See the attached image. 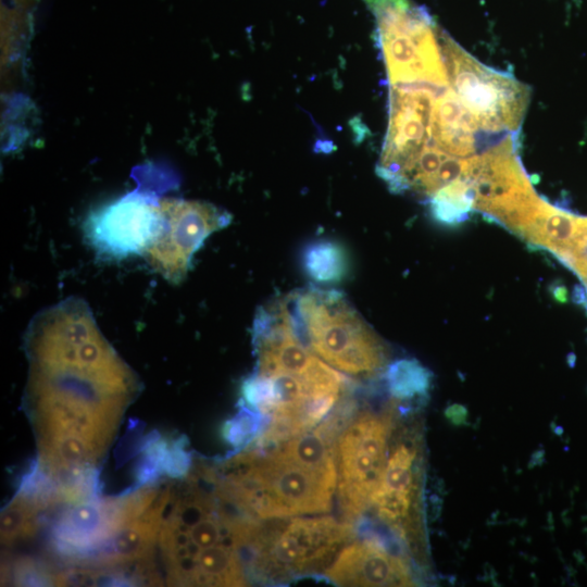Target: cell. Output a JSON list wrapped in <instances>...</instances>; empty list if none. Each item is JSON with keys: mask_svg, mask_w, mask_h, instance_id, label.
Wrapping results in <instances>:
<instances>
[{"mask_svg": "<svg viewBox=\"0 0 587 587\" xmlns=\"http://www.w3.org/2000/svg\"><path fill=\"white\" fill-rule=\"evenodd\" d=\"M23 346V407L36 438V469L62 492L97 490L98 467L142 389L139 377L79 297L39 311Z\"/></svg>", "mask_w": 587, "mask_h": 587, "instance_id": "obj_1", "label": "cell"}, {"mask_svg": "<svg viewBox=\"0 0 587 587\" xmlns=\"http://www.w3.org/2000/svg\"><path fill=\"white\" fill-rule=\"evenodd\" d=\"M190 470L167 486L158 547L166 583L174 586H246L241 552L259 523L216 491L211 471Z\"/></svg>", "mask_w": 587, "mask_h": 587, "instance_id": "obj_2", "label": "cell"}, {"mask_svg": "<svg viewBox=\"0 0 587 587\" xmlns=\"http://www.w3.org/2000/svg\"><path fill=\"white\" fill-rule=\"evenodd\" d=\"M286 301L300 338L324 362L357 376L385 367V346L344 295L308 288Z\"/></svg>", "mask_w": 587, "mask_h": 587, "instance_id": "obj_3", "label": "cell"}, {"mask_svg": "<svg viewBox=\"0 0 587 587\" xmlns=\"http://www.w3.org/2000/svg\"><path fill=\"white\" fill-rule=\"evenodd\" d=\"M390 85H449L442 29L427 10L410 0H371Z\"/></svg>", "mask_w": 587, "mask_h": 587, "instance_id": "obj_4", "label": "cell"}, {"mask_svg": "<svg viewBox=\"0 0 587 587\" xmlns=\"http://www.w3.org/2000/svg\"><path fill=\"white\" fill-rule=\"evenodd\" d=\"M441 49L449 84L480 127L519 133L529 102L528 86L480 63L444 29Z\"/></svg>", "mask_w": 587, "mask_h": 587, "instance_id": "obj_5", "label": "cell"}, {"mask_svg": "<svg viewBox=\"0 0 587 587\" xmlns=\"http://www.w3.org/2000/svg\"><path fill=\"white\" fill-rule=\"evenodd\" d=\"M352 536L349 522L296 516L267 534L260 526L248 550L253 569L261 575L285 577L328 566Z\"/></svg>", "mask_w": 587, "mask_h": 587, "instance_id": "obj_6", "label": "cell"}, {"mask_svg": "<svg viewBox=\"0 0 587 587\" xmlns=\"http://www.w3.org/2000/svg\"><path fill=\"white\" fill-rule=\"evenodd\" d=\"M390 428L388 414L363 412L347 424L337 439V492L349 520L370 507L386 464Z\"/></svg>", "mask_w": 587, "mask_h": 587, "instance_id": "obj_7", "label": "cell"}, {"mask_svg": "<svg viewBox=\"0 0 587 587\" xmlns=\"http://www.w3.org/2000/svg\"><path fill=\"white\" fill-rule=\"evenodd\" d=\"M163 225L143 255L151 267L173 284L180 283L195 252L214 232L230 223L232 215L212 203L175 197L160 198Z\"/></svg>", "mask_w": 587, "mask_h": 587, "instance_id": "obj_8", "label": "cell"}, {"mask_svg": "<svg viewBox=\"0 0 587 587\" xmlns=\"http://www.w3.org/2000/svg\"><path fill=\"white\" fill-rule=\"evenodd\" d=\"M163 225L160 198L134 190L92 211L84 223L91 248L102 258L143 254Z\"/></svg>", "mask_w": 587, "mask_h": 587, "instance_id": "obj_9", "label": "cell"}, {"mask_svg": "<svg viewBox=\"0 0 587 587\" xmlns=\"http://www.w3.org/2000/svg\"><path fill=\"white\" fill-rule=\"evenodd\" d=\"M323 574L338 586L413 585L405 562L375 537L346 544Z\"/></svg>", "mask_w": 587, "mask_h": 587, "instance_id": "obj_10", "label": "cell"}, {"mask_svg": "<svg viewBox=\"0 0 587 587\" xmlns=\"http://www.w3.org/2000/svg\"><path fill=\"white\" fill-rule=\"evenodd\" d=\"M415 459L416 450L412 446L398 445L386 460L379 484L371 497L390 498L412 505Z\"/></svg>", "mask_w": 587, "mask_h": 587, "instance_id": "obj_11", "label": "cell"}, {"mask_svg": "<svg viewBox=\"0 0 587 587\" xmlns=\"http://www.w3.org/2000/svg\"><path fill=\"white\" fill-rule=\"evenodd\" d=\"M302 265L312 279L322 284L340 282L349 267L345 249L328 240L310 243L303 251Z\"/></svg>", "mask_w": 587, "mask_h": 587, "instance_id": "obj_12", "label": "cell"}, {"mask_svg": "<svg viewBox=\"0 0 587 587\" xmlns=\"http://www.w3.org/2000/svg\"><path fill=\"white\" fill-rule=\"evenodd\" d=\"M430 378V372L412 359L398 360L389 364L386 371L388 391L397 400H409L425 395Z\"/></svg>", "mask_w": 587, "mask_h": 587, "instance_id": "obj_13", "label": "cell"}, {"mask_svg": "<svg viewBox=\"0 0 587 587\" xmlns=\"http://www.w3.org/2000/svg\"><path fill=\"white\" fill-rule=\"evenodd\" d=\"M266 416L243 407L223 428V435L230 445L240 447L253 440L265 427Z\"/></svg>", "mask_w": 587, "mask_h": 587, "instance_id": "obj_14", "label": "cell"}, {"mask_svg": "<svg viewBox=\"0 0 587 587\" xmlns=\"http://www.w3.org/2000/svg\"><path fill=\"white\" fill-rule=\"evenodd\" d=\"M366 3H369L371 0H364Z\"/></svg>", "mask_w": 587, "mask_h": 587, "instance_id": "obj_15", "label": "cell"}]
</instances>
